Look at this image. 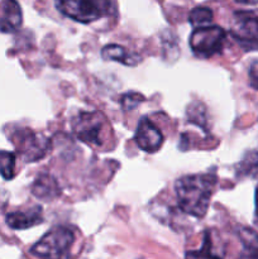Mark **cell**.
Wrapping results in <instances>:
<instances>
[{
    "label": "cell",
    "mask_w": 258,
    "mask_h": 259,
    "mask_svg": "<svg viewBox=\"0 0 258 259\" xmlns=\"http://www.w3.org/2000/svg\"><path fill=\"white\" fill-rule=\"evenodd\" d=\"M217 179L214 175H189L179 179L175 184L180 209L195 218L206 214L212 196Z\"/></svg>",
    "instance_id": "cell-1"
},
{
    "label": "cell",
    "mask_w": 258,
    "mask_h": 259,
    "mask_svg": "<svg viewBox=\"0 0 258 259\" xmlns=\"http://www.w3.org/2000/svg\"><path fill=\"white\" fill-rule=\"evenodd\" d=\"M75 234L68 227H55L48 230L32 247L30 253L39 259H68Z\"/></svg>",
    "instance_id": "cell-2"
},
{
    "label": "cell",
    "mask_w": 258,
    "mask_h": 259,
    "mask_svg": "<svg viewBox=\"0 0 258 259\" xmlns=\"http://www.w3.org/2000/svg\"><path fill=\"white\" fill-rule=\"evenodd\" d=\"M227 33L219 25H207L197 28L190 37V47L192 52L201 58H209L217 55L224 47Z\"/></svg>",
    "instance_id": "cell-3"
},
{
    "label": "cell",
    "mask_w": 258,
    "mask_h": 259,
    "mask_svg": "<svg viewBox=\"0 0 258 259\" xmlns=\"http://www.w3.org/2000/svg\"><path fill=\"white\" fill-rule=\"evenodd\" d=\"M230 34L245 51H258V17L252 12L238 10L233 14Z\"/></svg>",
    "instance_id": "cell-4"
},
{
    "label": "cell",
    "mask_w": 258,
    "mask_h": 259,
    "mask_svg": "<svg viewBox=\"0 0 258 259\" xmlns=\"http://www.w3.org/2000/svg\"><path fill=\"white\" fill-rule=\"evenodd\" d=\"M13 143L25 162H35L48 152L50 141L43 134L30 129H19L13 136Z\"/></svg>",
    "instance_id": "cell-5"
},
{
    "label": "cell",
    "mask_w": 258,
    "mask_h": 259,
    "mask_svg": "<svg viewBox=\"0 0 258 259\" xmlns=\"http://www.w3.org/2000/svg\"><path fill=\"white\" fill-rule=\"evenodd\" d=\"M56 7L63 15L76 22L91 23L108 13L109 3L68 0V2H57Z\"/></svg>",
    "instance_id": "cell-6"
},
{
    "label": "cell",
    "mask_w": 258,
    "mask_h": 259,
    "mask_svg": "<svg viewBox=\"0 0 258 259\" xmlns=\"http://www.w3.org/2000/svg\"><path fill=\"white\" fill-rule=\"evenodd\" d=\"M100 114L98 113H81L73 120L72 128L76 137L83 143L101 146V132L103 121Z\"/></svg>",
    "instance_id": "cell-7"
},
{
    "label": "cell",
    "mask_w": 258,
    "mask_h": 259,
    "mask_svg": "<svg viewBox=\"0 0 258 259\" xmlns=\"http://www.w3.org/2000/svg\"><path fill=\"white\" fill-rule=\"evenodd\" d=\"M136 143L142 151L154 153L163 144V134L148 118H142L137 126Z\"/></svg>",
    "instance_id": "cell-8"
},
{
    "label": "cell",
    "mask_w": 258,
    "mask_h": 259,
    "mask_svg": "<svg viewBox=\"0 0 258 259\" xmlns=\"http://www.w3.org/2000/svg\"><path fill=\"white\" fill-rule=\"evenodd\" d=\"M23 14L20 5L13 0L0 3V32L14 33L20 28Z\"/></svg>",
    "instance_id": "cell-9"
},
{
    "label": "cell",
    "mask_w": 258,
    "mask_h": 259,
    "mask_svg": "<svg viewBox=\"0 0 258 259\" xmlns=\"http://www.w3.org/2000/svg\"><path fill=\"white\" fill-rule=\"evenodd\" d=\"M43 220V210L40 206H33L27 211H15L7 215V224L12 229L23 230L40 224Z\"/></svg>",
    "instance_id": "cell-10"
},
{
    "label": "cell",
    "mask_w": 258,
    "mask_h": 259,
    "mask_svg": "<svg viewBox=\"0 0 258 259\" xmlns=\"http://www.w3.org/2000/svg\"><path fill=\"white\" fill-rule=\"evenodd\" d=\"M32 192L39 200L50 201L60 195V187H58L57 181L51 175L42 174L35 179L32 186Z\"/></svg>",
    "instance_id": "cell-11"
},
{
    "label": "cell",
    "mask_w": 258,
    "mask_h": 259,
    "mask_svg": "<svg viewBox=\"0 0 258 259\" xmlns=\"http://www.w3.org/2000/svg\"><path fill=\"white\" fill-rule=\"evenodd\" d=\"M101 56L106 61H115L126 66H136L141 62V57L133 52H128L119 45H108L101 51Z\"/></svg>",
    "instance_id": "cell-12"
},
{
    "label": "cell",
    "mask_w": 258,
    "mask_h": 259,
    "mask_svg": "<svg viewBox=\"0 0 258 259\" xmlns=\"http://www.w3.org/2000/svg\"><path fill=\"white\" fill-rule=\"evenodd\" d=\"M239 238L244 247V252L238 259H258V234L250 229H242Z\"/></svg>",
    "instance_id": "cell-13"
},
{
    "label": "cell",
    "mask_w": 258,
    "mask_h": 259,
    "mask_svg": "<svg viewBox=\"0 0 258 259\" xmlns=\"http://www.w3.org/2000/svg\"><path fill=\"white\" fill-rule=\"evenodd\" d=\"M212 17H214V14H212L211 9L206 7H197L190 12L189 22L191 23L195 29H197V28H204L210 25Z\"/></svg>",
    "instance_id": "cell-14"
},
{
    "label": "cell",
    "mask_w": 258,
    "mask_h": 259,
    "mask_svg": "<svg viewBox=\"0 0 258 259\" xmlns=\"http://www.w3.org/2000/svg\"><path fill=\"white\" fill-rule=\"evenodd\" d=\"M186 259H223L218 254H215L214 249H212V242L211 235L209 232H205L204 235V243L202 247L199 250H190L185 255Z\"/></svg>",
    "instance_id": "cell-15"
},
{
    "label": "cell",
    "mask_w": 258,
    "mask_h": 259,
    "mask_svg": "<svg viewBox=\"0 0 258 259\" xmlns=\"http://www.w3.org/2000/svg\"><path fill=\"white\" fill-rule=\"evenodd\" d=\"M15 154L12 152L0 151V175L5 180H12L14 177Z\"/></svg>",
    "instance_id": "cell-16"
},
{
    "label": "cell",
    "mask_w": 258,
    "mask_h": 259,
    "mask_svg": "<svg viewBox=\"0 0 258 259\" xmlns=\"http://www.w3.org/2000/svg\"><path fill=\"white\" fill-rule=\"evenodd\" d=\"M242 172L248 176L258 179V151L250 152L242 162Z\"/></svg>",
    "instance_id": "cell-17"
},
{
    "label": "cell",
    "mask_w": 258,
    "mask_h": 259,
    "mask_svg": "<svg viewBox=\"0 0 258 259\" xmlns=\"http://www.w3.org/2000/svg\"><path fill=\"white\" fill-rule=\"evenodd\" d=\"M143 100H144V98L141 95V94L128 93V94H125V95H123V98H121V100H120V104H121V106H123L124 110L131 111V110H133V109H136L137 106H138Z\"/></svg>",
    "instance_id": "cell-18"
},
{
    "label": "cell",
    "mask_w": 258,
    "mask_h": 259,
    "mask_svg": "<svg viewBox=\"0 0 258 259\" xmlns=\"http://www.w3.org/2000/svg\"><path fill=\"white\" fill-rule=\"evenodd\" d=\"M248 76H249V83L252 85V88L258 90V61H254L250 65L249 71H248Z\"/></svg>",
    "instance_id": "cell-19"
},
{
    "label": "cell",
    "mask_w": 258,
    "mask_h": 259,
    "mask_svg": "<svg viewBox=\"0 0 258 259\" xmlns=\"http://www.w3.org/2000/svg\"><path fill=\"white\" fill-rule=\"evenodd\" d=\"M255 214H257V219H258V189H257V192H255Z\"/></svg>",
    "instance_id": "cell-20"
}]
</instances>
